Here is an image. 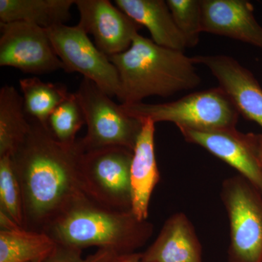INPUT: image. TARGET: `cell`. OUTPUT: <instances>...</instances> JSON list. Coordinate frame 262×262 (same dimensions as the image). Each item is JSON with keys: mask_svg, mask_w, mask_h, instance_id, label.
<instances>
[{"mask_svg": "<svg viewBox=\"0 0 262 262\" xmlns=\"http://www.w3.org/2000/svg\"><path fill=\"white\" fill-rule=\"evenodd\" d=\"M30 120V129L12 163L24 203V229L42 232L86 198L78 180V141L64 145L47 127Z\"/></svg>", "mask_w": 262, "mask_h": 262, "instance_id": "1", "label": "cell"}, {"mask_svg": "<svg viewBox=\"0 0 262 262\" xmlns=\"http://www.w3.org/2000/svg\"><path fill=\"white\" fill-rule=\"evenodd\" d=\"M108 57L118 72L122 104L142 102L150 96L169 97L201 82L192 57L139 34L126 51Z\"/></svg>", "mask_w": 262, "mask_h": 262, "instance_id": "2", "label": "cell"}, {"mask_svg": "<svg viewBox=\"0 0 262 262\" xmlns=\"http://www.w3.org/2000/svg\"><path fill=\"white\" fill-rule=\"evenodd\" d=\"M44 232L58 244L81 250L94 246L122 256L144 246L152 234L153 225L138 220L132 211H112L84 198Z\"/></svg>", "mask_w": 262, "mask_h": 262, "instance_id": "3", "label": "cell"}, {"mask_svg": "<svg viewBox=\"0 0 262 262\" xmlns=\"http://www.w3.org/2000/svg\"><path fill=\"white\" fill-rule=\"evenodd\" d=\"M121 105L127 115L141 122H173L177 127L196 130L235 127L239 115L219 86L192 93L170 102Z\"/></svg>", "mask_w": 262, "mask_h": 262, "instance_id": "4", "label": "cell"}, {"mask_svg": "<svg viewBox=\"0 0 262 262\" xmlns=\"http://www.w3.org/2000/svg\"><path fill=\"white\" fill-rule=\"evenodd\" d=\"M133 151L122 147L82 151L78 163V180L90 201L112 211H131Z\"/></svg>", "mask_w": 262, "mask_h": 262, "instance_id": "5", "label": "cell"}, {"mask_svg": "<svg viewBox=\"0 0 262 262\" xmlns=\"http://www.w3.org/2000/svg\"><path fill=\"white\" fill-rule=\"evenodd\" d=\"M83 110L87 134L78 141L83 151L106 147L134 151L143 122L127 115L97 84L83 78L75 93Z\"/></svg>", "mask_w": 262, "mask_h": 262, "instance_id": "6", "label": "cell"}, {"mask_svg": "<svg viewBox=\"0 0 262 262\" xmlns=\"http://www.w3.org/2000/svg\"><path fill=\"white\" fill-rule=\"evenodd\" d=\"M221 195L230 227L228 262H261V192L237 175L225 179Z\"/></svg>", "mask_w": 262, "mask_h": 262, "instance_id": "7", "label": "cell"}, {"mask_svg": "<svg viewBox=\"0 0 262 262\" xmlns=\"http://www.w3.org/2000/svg\"><path fill=\"white\" fill-rule=\"evenodd\" d=\"M46 30L66 72H78L110 97H120L121 87L116 67L78 24L75 27L63 24Z\"/></svg>", "mask_w": 262, "mask_h": 262, "instance_id": "8", "label": "cell"}, {"mask_svg": "<svg viewBox=\"0 0 262 262\" xmlns=\"http://www.w3.org/2000/svg\"><path fill=\"white\" fill-rule=\"evenodd\" d=\"M0 66L42 75L63 70L46 29L27 22L0 23Z\"/></svg>", "mask_w": 262, "mask_h": 262, "instance_id": "9", "label": "cell"}, {"mask_svg": "<svg viewBox=\"0 0 262 262\" xmlns=\"http://www.w3.org/2000/svg\"><path fill=\"white\" fill-rule=\"evenodd\" d=\"M178 128L186 141L201 146L229 164L262 194L259 134H243L236 127L212 130Z\"/></svg>", "mask_w": 262, "mask_h": 262, "instance_id": "10", "label": "cell"}, {"mask_svg": "<svg viewBox=\"0 0 262 262\" xmlns=\"http://www.w3.org/2000/svg\"><path fill=\"white\" fill-rule=\"evenodd\" d=\"M78 25L94 37L95 45L107 56L126 51L141 26L108 0H75Z\"/></svg>", "mask_w": 262, "mask_h": 262, "instance_id": "11", "label": "cell"}, {"mask_svg": "<svg viewBox=\"0 0 262 262\" xmlns=\"http://www.w3.org/2000/svg\"><path fill=\"white\" fill-rule=\"evenodd\" d=\"M194 64L211 71L236 110L262 127V89L256 77L234 58L225 55L192 57Z\"/></svg>", "mask_w": 262, "mask_h": 262, "instance_id": "12", "label": "cell"}, {"mask_svg": "<svg viewBox=\"0 0 262 262\" xmlns=\"http://www.w3.org/2000/svg\"><path fill=\"white\" fill-rule=\"evenodd\" d=\"M202 32L225 36L262 50V27L246 0H202Z\"/></svg>", "mask_w": 262, "mask_h": 262, "instance_id": "13", "label": "cell"}, {"mask_svg": "<svg viewBox=\"0 0 262 262\" xmlns=\"http://www.w3.org/2000/svg\"><path fill=\"white\" fill-rule=\"evenodd\" d=\"M142 122L131 161V211L138 220L146 221L151 194L160 181V173L155 155V123L150 120Z\"/></svg>", "mask_w": 262, "mask_h": 262, "instance_id": "14", "label": "cell"}, {"mask_svg": "<svg viewBox=\"0 0 262 262\" xmlns=\"http://www.w3.org/2000/svg\"><path fill=\"white\" fill-rule=\"evenodd\" d=\"M141 256L143 262H203L201 242L190 220L182 213L167 220Z\"/></svg>", "mask_w": 262, "mask_h": 262, "instance_id": "15", "label": "cell"}, {"mask_svg": "<svg viewBox=\"0 0 262 262\" xmlns=\"http://www.w3.org/2000/svg\"><path fill=\"white\" fill-rule=\"evenodd\" d=\"M115 5L149 30L153 42L162 47L185 51V41L163 0H115Z\"/></svg>", "mask_w": 262, "mask_h": 262, "instance_id": "16", "label": "cell"}, {"mask_svg": "<svg viewBox=\"0 0 262 262\" xmlns=\"http://www.w3.org/2000/svg\"><path fill=\"white\" fill-rule=\"evenodd\" d=\"M75 0H0V23L27 22L43 29L63 25Z\"/></svg>", "mask_w": 262, "mask_h": 262, "instance_id": "17", "label": "cell"}, {"mask_svg": "<svg viewBox=\"0 0 262 262\" xmlns=\"http://www.w3.org/2000/svg\"><path fill=\"white\" fill-rule=\"evenodd\" d=\"M29 129L23 97L13 86H3L0 90V158L14 154Z\"/></svg>", "mask_w": 262, "mask_h": 262, "instance_id": "18", "label": "cell"}, {"mask_svg": "<svg viewBox=\"0 0 262 262\" xmlns=\"http://www.w3.org/2000/svg\"><path fill=\"white\" fill-rule=\"evenodd\" d=\"M46 232L24 229L0 231V262H38L56 247Z\"/></svg>", "mask_w": 262, "mask_h": 262, "instance_id": "19", "label": "cell"}, {"mask_svg": "<svg viewBox=\"0 0 262 262\" xmlns=\"http://www.w3.org/2000/svg\"><path fill=\"white\" fill-rule=\"evenodd\" d=\"M19 84L27 117L47 128L52 113L72 94L63 84L43 82L36 77L21 79Z\"/></svg>", "mask_w": 262, "mask_h": 262, "instance_id": "20", "label": "cell"}, {"mask_svg": "<svg viewBox=\"0 0 262 262\" xmlns=\"http://www.w3.org/2000/svg\"><path fill=\"white\" fill-rule=\"evenodd\" d=\"M85 124L83 110L75 94L69 98L52 113L48 120V128L58 142L64 145H74L76 136Z\"/></svg>", "mask_w": 262, "mask_h": 262, "instance_id": "21", "label": "cell"}, {"mask_svg": "<svg viewBox=\"0 0 262 262\" xmlns=\"http://www.w3.org/2000/svg\"><path fill=\"white\" fill-rule=\"evenodd\" d=\"M0 212L8 215L18 227L24 229L21 189L9 156L0 158Z\"/></svg>", "mask_w": 262, "mask_h": 262, "instance_id": "22", "label": "cell"}, {"mask_svg": "<svg viewBox=\"0 0 262 262\" xmlns=\"http://www.w3.org/2000/svg\"><path fill=\"white\" fill-rule=\"evenodd\" d=\"M166 3L187 48L195 47L203 32L201 0H167Z\"/></svg>", "mask_w": 262, "mask_h": 262, "instance_id": "23", "label": "cell"}, {"mask_svg": "<svg viewBox=\"0 0 262 262\" xmlns=\"http://www.w3.org/2000/svg\"><path fill=\"white\" fill-rule=\"evenodd\" d=\"M119 256L110 250L99 248L94 253L84 258L82 250L56 244L54 249L38 262H110Z\"/></svg>", "mask_w": 262, "mask_h": 262, "instance_id": "24", "label": "cell"}, {"mask_svg": "<svg viewBox=\"0 0 262 262\" xmlns=\"http://www.w3.org/2000/svg\"><path fill=\"white\" fill-rule=\"evenodd\" d=\"M110 262H143L142 256H141V253H130V254L117 256L113 261Z\"/></svg>", "mask_w": 262, "mask_h": 262, "instance_id": "25", "label": "cell"}, {"mask_svg": "<svg viewBox=\"0 0 262 262\" xmlns=\"http://www.w3.org/2000/svg\"><path fill=\"white\" fill-rule=\"evenodd\" d=\"M260 148H261V154L262 158V134H259Z\"/></svg>", "mask_w": 262, "mask_h": 262, "instance_id": "26", "label": "cell"}, {"mask_svg": "<svg viewBox=\"0 0 262 262\" xmlns=\"http://www.w3.org/2000/svg\"><path fill=\"white\" fill-rule=\"evenodd\" d=\"M262 262V261H261Z\"/></svg>", "mask_w": 262, "mask_h": 262, "instance_id": "27", "label": "cell"}]
</instances>
